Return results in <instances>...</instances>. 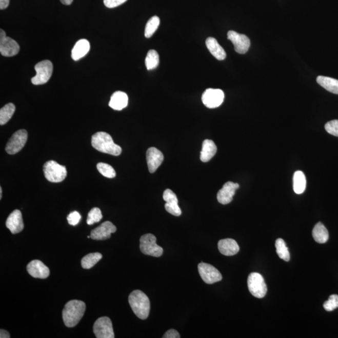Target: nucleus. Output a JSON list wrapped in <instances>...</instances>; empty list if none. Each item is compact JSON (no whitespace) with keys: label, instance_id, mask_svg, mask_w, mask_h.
I'll return each mask as SVG.
<instances>
[{"label":"nucleus","instance_id":"obj_1","mask_svg":"<svg viewBox=\"0 0 338 338\" xmlns=\"http://www.w3.org/2000/svg\"><path fill=\"white\" fill-rule=\"evenodd\" d=\"M86 305L83 301L71 300L65 306L62 311L65 325L68 328L75 327L83 317Z\"/></svg>","mask_w":338,"mask_h":338},{"label":"nucleus","instance_id":"obj_2","mask_svg":"<svg viewBox=\"0 0 338 338\" xmlns=\"http://www.w3.org/2000/svg\"><path fill=\"white\" fill-rule=\"evenodd\" d=\"M92 146L98 151L107 154L118 156L122 153L121 147L115 144L111 136L106 132L95 133L92 137Z\"/></svg>","mask_w":338,"mask_h":338},{"label":"nucleus","instance_id":"obj_3","mask_svg":"<svg viewBox=\"0 0 338 338\" xmlns=\"http://www.w3.org/2000/svg\"><path fill=\"white\" fill-rule=\"evenodd\" d=\"M130 307L136 316L141 320H146L148 317L150 309L149 297L143 291L135 290L130 293L129 297Z\"/></svg>","mask_w":338,"mask_h":338},{"label":"nucleus","instance_id":"obj_4","mask_svg":"<svg viewBox=\"0 0 338 338\" xmlns=\"http://www.w3.org/2000/svg\"><path fill=\"white\" fill-rule=\"evenodd\" d=\"M44 172L45 178L54 183H61L67 175L66 167L54 161H48L44 164Z\"/></svg>","mask_w":338,"mask_h":338},{"label":"nucleus","instance_id":"obj_5","mask_svg":"<svg viewBox=\"0 0 338 338\" xmlns=\"http://www.w3.org/2000/svg\"><path fill=\"white\" fill-rule=\"evenodd\" d=\"M156 237L152 234L143 235L140 238V249L143 254L153 257H161L164 250L156 243Z\"/></svg>","mask_w":338,"mask_h":338},{"label":"nucleus","instance_id":"obj_6","mask_svg":"<svg viewBox=\"0 0 338 338\" xmlns=\"http://www.w3.org/2000/svg\"><path fill=\"white\" fill-rule=\"evenodd\" d=\"M248 286L252 296L257 298L266 296L268 289L264 277L260 273L252 272L249 275Z\"/></svg>","mask_w":338,"mask_h":338},{"label":"nucleus","instance_id":"obj_7","mask_svg":"<svg viewBox=\"0 0 338 338\" xmlns=\"http://www.w3.org/2000/svg\"><path fill=\"white\" fill-rule=\"evenodd\" d=\"M36 76L32 78L33 85H39L47 83L53 73V64L50 61H44L35 65Z\"/></svg>","mask_w":338,"mask_h":338},{"label":"nucleus","instance_id":"obj_8","mask_svg":"<svg viewBox=\"0 0 338 338\" xmlns=\"http://www.w3.org/2000/svg\"><path fill=\"white\" fill-rule=\"evenodd\" d=\"M28 139L26 130L21 129L14 133L5 147L6 152L10 155L16 154L24 148Z\"/></svg>","mask_w":338,"mask_h":338},{"label":"nucleus","instance_id":"obj_9","mask_svg":"<svg viewBox=\"0 0 338 338\" xmlns=\"http://www.w3.org/2000/svg\"><path fill=\"white\" fill-rule=\"evenodd\" d=\"M93 333L97 338H114L111 320L106 316L98 318L93 326Z\"/></svg>","mask_w":338,"mask_h":338},{"label":"nucleus","instance_id":"obj_10","mask_svg":"<svg viewBox=\"0 0 338 338\" xmlns=\"http://www.w3.org/2000/svg\"><path fill=\"white\" fill-rule=\"evenodd\" d=\"M198 270L202 279L209 285L220 282L223 279L221 272L211 264L201 263L198 264Z\"/></svg>","mask_w":338,"mask_h":338},{"label":"nucleus","instance_id":"obj_11","mask_svg":"<svg viewBox=\"0 0 338 338\" xmlns=\"http://www.w3.org/2000/svg\"><path fill=\"white\" fill-rule=\"evenodd\" d=\"M19 46L15 41L6 35L4 30H0V53L7 57L15 56L18 53Z\"/></svg>","mask_w":338,"mask_h":338},{"label":"nucleus","instance_id":"obj_12","mask_svg":"<svg viewBox=\"0 0 338 338\" xmlns=\"http://www.w3.org/2000/svg\"><path fill=\"white\" fill-rule=\"evenodd\" d=\"M224 93L220 89H207L202 96V101L205 106L209 109L220 107L223 103Z\"/></svg>","mask_w":338,"mask_h":338},{"label":"nucleus","instance_id":"obj_13","mask_svg":"<svg viewBox=\"0 0 338 338\" xmlns=\"http://www.w3.org/2000/svg\"><path fill=\"white\" fill-rule=\"evenodd\" d=\"M227 38L234 45L235 52L240 54H245L248 52L251 45V42L248 36L235 32L234 31H229L227 33Z\"/></svg>","mask_w":338,"mask_h":338},{"label":"nucleus","instance_id":"obj_14","mask_svg":"<svg viewBox=\"0 0 338 338\" xmlns=\"http://www.w3.org/2000/svg\"><path fill=\"white\" fill-rule=\"evenodd\" d=\"M116 231V227L111 222L106 221L91 231L90 237L93 240H106Z\"/></svg>","mask_w":338,"mask_h":338},{"label":"nucleus","instance_id":"obj_15","mask_svg":"<svg viewBox=\"0 0 338 338\" xmlns=\"http://www.w3.org/2000/svg\"><path fill=\"white\" fill-rule=\"evenodd\" d=\"M240 188V185L232 182H227L217 193V198L218 203L226 205L231 203L235 191Z\"/></svg>","mask_w":338,"mask_h":338},{"label":"nucleus","instance_id":"obj_16","mask_svg":"<svg viewBox=\"0 0 338 338\" xmlns=\"http://www.w3.org/2000/svg\"><path fill=\"white\" fill-rule=\"evenodd\" d=\"M163 198L166 202L165 205L166 211L175 216H180L182 211L178 206V198L175 193L171 190L167 189L164 192Z\"/></svg>","mask_w":338,"mask_h":338},{"label":"nucleus","instance_id":"obj_17","mask_svg":"<svg viewBox=\"0 0 338 338\" xmlns=\"http://www.w3.org/2000/svg\"><path fill=\"white\" fill-rule=\"evenodd\" d=\"M146 157L147 166L150 173H154L164 159L163 153L155 147H150L147 150Z\"/></svg>","mask_w":338,"mask_h":338},{"label":"nucleus","instance_id":"obj_18","mask_svg":"<svg viewBox=\"0 0 338 338\" xmlns=\"http://www.w3.org/2000/svg\"><path fill=\"white\" fill-rule=\"evenodd\" d=\"M6 226L13 234H18L23 231L24 224L21 211L16 209L11 212L6 221Z\"/></svg>","mask_w":338,"mask_h":338},{"label":"nucleus","instance_id":"obj_19","mask_svg":"<svg viewBox=\"0 0 338 338\" xmlns=\"http://www.w3.org/2000/svg\"><path fill=\"white\" fill-rule=\"evenodd\" d=\"M27 271L32 277L46 279L50 275V270L41 261L33 260L28 264Z\"/></svg>","mask_w":338,"mask_h":338},{"label":"nucleus","instance_id":"obj_20","mask_svg":"<svg viewBox=\"0 0 338 338\" xmlns=\"http://www.w3.org/2000/svg\"><path fill=\"white\" fill-rule=\"evenodd\" d=\"M218 249L221 254L226 256H232L240 251V246L236 241L232 238H225L218 241Z\"/></svg>","mask_w":338,"mask_h":338},{"label":"nucleus","instance_id":"obj_21","mask_svg":"<svg viewBox=\"0 0 338 338\" xmlns=\"http://www.w3.org/2000/svg\"><path fill=\"white\" fill-rule=\"evenodd\" d=\"M129 98L126 93L117 91L110 98L109 106L113 110H122L127 106Z\"/></svg>","mask_w":338,"mask_h":338},{"label":"nucleus","instance_id":"obj_22","mask_svg":"<svg viewBox=\"0 0 338 338\" xmlns=\"http://www.w3.org/2000/svg\"><path fill=\"white\" fill-rule=\"evenodd\" d=\"M207 48L212 55L218 61H223L226 57V53L224 48L218 44L217 39L212 38H207L206 41Z\"/></svg>","mask_w":338,"mask_h":338},{"label":"nucleus","instance_id":"obj_23","mask_svg":"<svg viewBox=\"0 0 338 338\" xmlns=\"http://www.w3.org/2000/svg\"><path fill=\"white\" fill-rule=\"evenodd\" d=\"M90 43L85 39H79L76 43L72 51V58L73 61H78V59L84 57L90 50Z\"/></svg>","mask_w":338,"mask_h":338},{"label":"nucleus","instance_id":"obj_24","mask_svg":"<svg viewBox=\"0 0 338 338\" xmlns=\"http://www.w3.org/2000/svg\"><path fill=\"white\" fill-rule=\"evenodd\" d=\"M217 152V146L211 140L207 139L203 142V148L201 152L200 158L203 163H207L214 157Z\"/></svg>","mask_w":338,"mask_h":338},{"label":"nucleus","instance_id":"obj_25","mask_svg":"<svg viewBox=\"0 0 338 338\" xmlns=\"http://www.w3.org/2000/svg\"><path fill=\"white\" fill-rule=\"evenodd\" d=\"M312 234L314 241L320 244L326 243L329 240L328 230L324 224L320 222L315 225Z\"/></svg>","mask_w":338,"mask_h":338},{"label":"nucleus","instance_id":"obj_26","mask_svg":"<svg viewBox=\"0 0 338 338\" xmlns=\"http://www.w3.org/2000/svg\"><path fill=\"white\" fill-rule=\"evenodd\" d=\"M317 84L328 92L338 95V79L328 77V76H317Z\"/></svg>","mask_w":338,"mask_h":338},{"label":"nucleus","instance_id":"obj_27","mask_svg":"<svg viewBox=\"0 0 338 338\" xmlns=\"http://www.w3.org/2000/svg\"><path fill=\"white\" fill-rule=\"evenodd\" d=\"M306 180L305 174L300 170L294 173L293 177V189L297 194H303L306 189Z\"/></svg>","mask_w":338,"mask_h":338},{"label":"nucleus","instance_id":"obj_28","mask_svg":"<svg viewBox=\"0 0 338 338\" xmlns=\"http://www.w3.org/2000/svg\"><path fill=\"white\" fill-rule=\"evenodd\" d=\"M15 112V106L12 103H9L2 108L0 110V125H4L7 123L12 117L14 113Z\"/></svg>","mask_w":338,"mask_h":338},{"label":"nucleus","instance_id":"obj_29","mask_svg":"<svg viewBox=\"0 0 338 338\" xmlns=\"http://www.w3.org/2000/svg\"><path fill=\"white\" fill-rule=\"evenodd\" d=\"M102 258V254L99 252L87 254L82 258L81 261L82 268L85 269L92 268Z\"/></svg>","mask_w":338,"mask_h":338},{"label":"nucleus","instance_id":"obj_30","mask_svg":"<svg viewBox=\"0 0 338 338\" xmlns=\"http://www.w3.org/2000/svg\"><path fill=\"white\" fill-rule=\"evenodd\" d=\"M275 248H276V252L278 256L285 261H289L290 260V254H289L288 247L285 241L283 238H277L275 241Z\"/></svg>","mask_w":338,"mask_h":338},{"label":"nucleus","instance_id":"obj_31","mask_svg":"<svg viewBox=\"0 0 338 338\" xmlns=\"http://www.w3.org/2000/svg\"><path fill=\"white\" fill-rule=\"evenodd\" d=\"M146 66L147 69L151 70L156 69L159 64V55L154 50H150L147 53L146 58Z\"/></svg>","mask_w":338,"mask_h":338},{"label":"nucleus","instance_id":"obj_32","mask_svg":"<svg viewBox=\"0 0 338 338\" xmlns=\"http://www.w3.org/2000/svg\"><path fill=\"white\" fill-rule=\"evenodd\" d=\"M160 25V19L157 16H152L147 23L146 29H145V36L150 38L157 30Z\"/></svg>","mask_w":338,"mask_h":338},{"label":"nucleus","instance_id":"obj_33","mask_svg":"<svg viewBox=\"0 0 338 338\" xmlns=\"http://www.w3.org/2000/svg\"><path fill=\"white\" fill-rule=\"evenodd\" d=\"M96 168H97L98 172L102 175L104 176V177L113 178L116 176V172L114 169L111 166H110L109 164L102 163H98L97 166H96Z\"/></svg>","mask_w":338,"mask_h":338},{"label":"nucleus","instance_id":"obj_34","mask_svg":"<svg viewBox=\"0 0 338 338\" xmlns=\"http://www.w3.org/2000/svg\"><path fill=\"white\" fill-rule=\"evenodd\" d=\"M102 218H103V215H102L101 209L97 207H94L91 209L88 214L87 223L88 225H93V224L100 222Z\"/></svg>","mask_w":338,"mask_h":338},{"label":"nucleus","instance_id":"obj_35","mask_svg":"<svg viewBox=\"0 0 338 338\" xmlns=\"http://www.w3.org/2000/svg\"><path fill=\"white\" fill-rule=\"evenodd\" d=\"M324 308L327 311H333L338 308V295L332 294L323 305Z\"/></svg>","mask_w":338,"mask_h":338},{"label":"nucleus","instance_id":"obj_36","mask_svg":"<svg viewBox=\"0 0 338 338\" xmlns=\"http://www.w3.org/2000/svg\"><path fill=\"white\" fill-rule=\"evenodd\" d=\"M326 132L335 137H338V120H333L327 122L325 125Z\"/></svg>","mask_w":338,"mask_h":338},{"label":"nucleus","instance_id":"obj_37","mask_svg":"<svg viewBox=\"0 0 338 338\" xmlns=\"http://www.w3.org/2000/svg\"><path fill=\"white\" fill-rule=\"evenodd\" d=\"M81 220V215L77 211L71 212L67 217L68 223H69L70 225L73 226L77 225Z\"/></svg>","mask_w":338,"mask_h":338},{"label":"nucleus","instance_id":"obj_38","mask_svg":"<svg viewBox=\"0 0 338 338\" xmlns=\"http://www.w3.org/2000/svg\"><path fill=\"white\" fill-rule=\"evenodd\" d=\"M127 1V0H104V3L107 8H113L118 7Z\"/></svg>","mask_w":338,"mask_h":338},{"label":"nucleus","instance_id":"obj_39","mask_svg":"<svg viewBox=\"0 0 338 338\" xmlns=\"http://www.w3.org/2000/svg\"><path fill=\"white\" fill-rule=\"evenodd\" d=\"M164 338H180V334L175 329H170L164 334Z\"/></svg>","mask_w":338,"mask_h":338},{"label":"nucleus","instance_id":"obj_40","mask_svg":"<svg viewBox=\"0 0 338 338\" xmlns=\"http://www.w3.org/2000/svg\"><path fill=\"white\" fill-rule=\"evenodd\" d=\"M10 4V0H0V9L5 10L8 7Z\"/></svg>","mask_w":338,"mask_h":338},{"label":"nucleus","instance_id":"obj_41","mask_svg":"<svg viewBox=\"0 0 338 338\" xmlns=\"http://www.w3.org/2000/svg\"><path fill=\"white\" fill-rule=\"evenodd\" d=\"M0 337L10 338V334L8 331L4 330V329H1V330H0Z\"/></svg>","mask_w":338,"mask_h":338},{"label":"nucleus","instance_id":"obj_42","mask_svg":"<svg viewBox=\"0 0 338 338\" xmlns=\"http://www.w3.org/2000/svg\"><path fill=\"white\" fill-rule=\"evenodd\" d=\"M73 0H61L62 4L65 5H70L72 4Z\"/></svg>","mask_w":338,"mask_h":338},{"label":"nucleus","instance_id":"obj_43","mask_svg":"<svg viewBox=\"0 0 338 338\" xmlns=\"http://www.w3.org/2000/svg\"><path fill=\"white\" fill-rule=\"evenodd\" d=\"M2 188L0 187V198L2 200Z\"/></svg>","mask_w":338,"mask_h":338}]
</instances>
